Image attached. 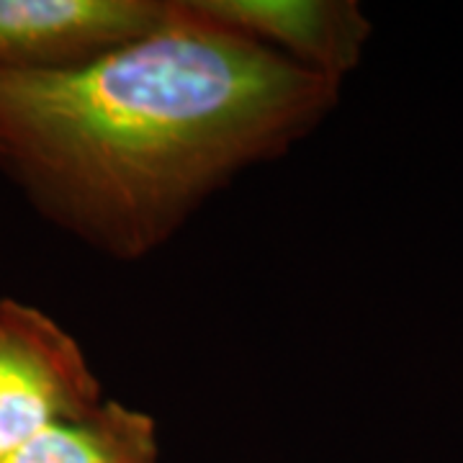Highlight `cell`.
Segmentation results:
<instances>
[{"label": "cell", "mask_w": 463, "mask_h": 463, "mask_svg": "<svg viewBox=\"0 0 463 463\" xmlns=\"http://www.w3.org/2000/svg\"><path fill=\"white\" fill-rule=\"evenodd\" d=\"M340 90L165 0L152 29L80 65L0 72V173L54 227L137 263L307 139Z\"/></svg>", "instance_id": "cell-1"}, {"label": "cell", "mask_w": 463, "mask_h": 463, "mask_svg": "<svg viewBox=\"0 0 463 463\" xmlns=\"http://www.w3.org/2000/svg\"><path fill=\"white\" fill-rule=\"evenodd\" d=\"M212 24L343 85L361 65L371 21L355 0H191Z\"/></svg>", "instance_id": "cell-2"}, {"label": "cell", "mask_w": 463, "mask_h": 463, "mask_svg": "<svg viewBox=\"0 0 463 463\" xmlns=\"http://www.w3.org/2000/svg\"><path fill=\"white\" fill-rule=\"evenodd\" d=\"M163 14L165 0H0V72L80 65Z\"/></svg>", "instance_id": "cell-3"}]
</instances>
